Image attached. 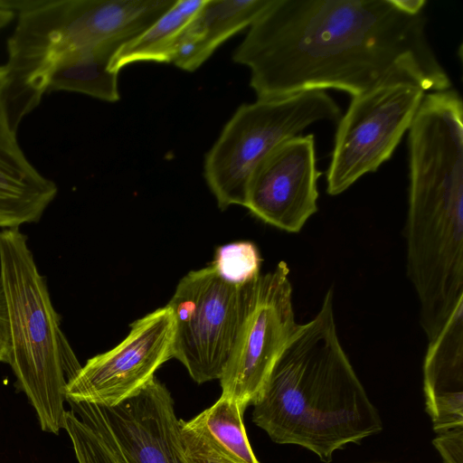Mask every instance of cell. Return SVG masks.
Listing matches in <instances>:
<instances>
[{"label":"cell","instance_id":"6da1fadb","mask_svg":"<svg viewBox=\"0 0 463 463\" xmlns=\"http://www.w3.org/2000/svg\"><path fill=\"white\" fill-rule=\"evenodd\" d=\"M426 25L395 0H272L232 60L249 68L258 99L329 89L353 98L396 81L449 90Z\"/></svg>","mask_w":463,"mask_h":463},{"label":"cell","instance_id":"7a4b0ae2","mask_svg":"<svg viewBox=\"0 0 463 463\" xmlns=\"http://www.w3.org/2000/svg\"><path fill=\"white\" fill-rule=\"evenodd\" d=\"M252 405L253 422L274 442L301 446L326 463L345 444L382 430L340 342L332 288L317 315L299 324Z\"/></svg>","mask_w":463,"mask_h":463},{"label":"cell","instance_id":"3957f363","mask_svg":"<svg viewBox=\"0 0 463 463\" xmlns=\"http://www.w3.org/2000/svg\"><path fill=\"white\" fill-rule=\"evenodd\" d=\"M0 284L10 328L11 366L43 430L64 427L65 389L80 370L61 327L45 278L20 229L0 231Z\"/></svg>","mask_w":463,"mask_h":463},{"label":"cell","instance_id":"277c9868","mask_svg":"<svg viewBox=\"0 0 463 463\" xmlns=\"http://www.w3.org/2000/svg\"><path fill=\"white\" fill-rule=\"evenodd\" d=\"M340 117V108L325 90L240 106L204 160L205 181L219 208L245 207L252 174L271 151L313 123Z\"/></svg>","mask_w":463,"mask_h":463},{"label":"cell","instance_id":"5b68a950","mask_svg":"<svg viewBox=\"0 0 463 463\" xmlns=\"http://www.w3.org/2000/svg\"><path fill=\"white\" fill-rule=\"evenodd\" d=\"M298 326L285 261L241 285V322L219 379L221 396L243 409L252 404Z\"/></svg>","mask_w":463,"mask_h":463},{"label":"cell","instance_id":"8992f818","mask_svg":"<svg viewBox=\"0 0 463 463\" xmlns=\"http://www.w3.org/2000/svg\"><path fill=\"white\" fill-rule=\"evenodd\" d=\"M424 95L412 82L396 81L352 98L335 135L326 173L328 194L344 193L392 157Z\"/></svg>","mask_w":463,"mask_h":463},{"label":"cell","instance_id":"52a82bcc","mask_svg":"<svg viewBox=\"0 0 463 463\" xmlns=\"http://www.w3.org/2000/svg\"><path fill=\"white\" fill-rule=\"evenodd\" d=\"M166 306L174 317L173 358L199 384L219 380L241 322V286L211 265L183 277Z\"/></svg>","mask_w":463,"mask_h":463},{"label":"cell","instance_id":"ba28073f","mask_svg":"<svg viewBox=\"0 0 463 463\" xmlns=\"http://www.w3.org/2000/svg\"><path fill=\"white\" fill-rule=\"evenodd\" d=\"M174 317L165 306L134 321L114 348L90 358L65 389L66 402L114 407L173 358Z\"/></svg>","mask_w":463,"mask_h":463},{"label":"cell","instance_id":"9c48e42d","mask_svg":"<svg viewBox=\"0 0 463 463\" xmlns=\"http://www.w3.org/2000/svg\"><path fill=\"white\" fill-rule=\"evenodd\" d=\"M314 135L297 136L271 151L250 178L245 207L266 223L298 232L317 211Z\"/></svg>","mask_w":463,"mask_h":463},{"label":"cell","instance_id":"30bf717a","mask_svg":"<svg viewBox=\"0 0 463 463\" xmlns=\"http://www.w3.org/2000/svg\"><path fill=\"white\" fill-rule=\"evenodd\" d=\"M96 407L128 463H189L173 398L156 376L119 404Z\"/></svg>","mask_w":463,"mask_h":463},{"label":"cell","instance_id":"8fae6325","mask_svg":"<svg viewBox=\"0 0 463 463\" xmlns=\"http://www.w3.org/2000/svg\"><path fill=\"white\" fill-rule=\"evenodd\" d=\"M7 71L0 64V228L37 222L53 202L58 186L32 164L10 123Z\"/></svg>","mask_w":463,"mask_h":463},{"label":"cell","instance_id":"7c38bea8","mask_svg":"<svg viewBox=\"0 0 463 463\" xmlns=\"http://www.w3.org/2000/svg\"><path fill=\"white\" fill-rule=\"evenodd\" d=\"M423 388L434 430L463 427V307L429 343Z\"/></svg>","mask_w":463,"mask_h":463},{"label":"cell","instance_id":"4fadbf2b","mask_svg":"<svg viewBox=\"0 0 463 463\" xmlns=\"http://www.w3.org/2000/svg\"><path fill=\"white\" fill-rule=\"evenodd\" d=\"M119 47L102 44L69 52L56 66L47 92L71 91L103 101H118V72L112 71L109 64Z\"/></svg>","mask_w":463,"mask_h":463},{"label":"cell","instance_id":"5bb4252c","mask_svg":"<svg viewBox=\"0 0 463 463\" xmlns=\"http://www.w3.org/2000/svg\"><path fill=\"white\" fill-rule=\"evenodd\" d=\"M272 0H205L183 33L192 39L206 61L218 46L250 27Z\"/></svg>","mask_w":463,"mask_h":463},{"label":"cell","instance_id":"9a60e30c","mask_svg":"<svg viewBox=\"0 0 463 463\" xmlns=\"http://www.w3.org/2000/svg\"><path fill=\"white\" fill-rule=\"evenodd\" d=\"M205 0H176L171 8L137 37L122 44L111 58L109 69L118 72L137 61L171 62L178 35Z\"/></svg>","mask_w":463,"mask_h":463},{"label":"cell","instance_id":"2e32d148","mask_svg":"<svg viewBox=\"0 0 463 463\" xmlns=\"http://www.w3.org/2000/svg\"><path fill=\"white\" fill-rule=\"evenodd\" d=\"M63 429L79 463H128L95 404L69 402Z\"/></svg>","mask_w":463,"mask_h":463},{"label":"cell","instance_id":"e0dca14e","mask_svg":"<svg viewBox=\"0 0 463 463\" xmlns=\"http://www.w3.org/2000/svg\"><path fill=\"white\" fill-rule=\"evenodd\" d=\"M243 409L238 402L220 397L186 424L211 439L237 463H259L243 424Z\"/></svg>","mask_w":463,"mask_h":463},{"label":"cell","instance_id":"ac0fdd59","mask_svg":"<svg viewBox=\"0 0 463 463\" xmlns=\"http://www.w3.org/2000/svg\"><path fill=\"white\" fill-rule=\"evenodd\" d=\"M212 266L225 281L241 286L260 275V256L250 241H236L220 246Z\"/></svg>","mask_w":463,"mask_h":463},{"label":"cell","instance_id":"d6986e66","mask_svg":"<svg viewBox=\"0 0 463 463\" xmlns=\"http://www.w3.org/2000/svg\"><path fill=\"white\" fill-rule=\"evenodd\" d=\"M184 455L189 463H237L211 439L179 420Z\"/></svg>","mask_w":463,"mask_h":463},{"label":"cell","instance_id":"ffe728a7","mask_svg":"<svg viewBox=\"0 0 463 463\" xmlns=\"http://www.w3.org/2000/svg\"><path fill=\"white\" fill-rule=\"evenodd\" d=\"M433 444L444 463H463V427L439 432Z\"/></svg>","mask_w":463,"mask_h":463},{"label":"cell","instance_id":"44dd1931","mask_svg":"<svg viewBox=\"0 0 463 463\" xmlns=\"http://www.w3.org/2000/svg\"><path fill=\"white\" fill-rule=\"evenodd\" d=\"M11 338L9 318L5 295L0 284V363L9 364Z\"/></svg>","mask_w":463,"mask_h":463},{"label":"cell","instance_id":"7402d4cb","mask_svg":"<svg viewBox=\"0 0 463 463\" xmlns=\"http://www.w3.org/2000/svg\"><path fill=\"white\" fill-rule=\"evenodd\" d=\"M395 3L402 10L413 15L424 13L427 4L425 0H395Z\"/></svg>","mask_w":463,"mask_h":463},{"label":"cell","instance_id":"603a6c76","mask_svg":"<svg viewBox=\"0 0 463 463\" xmlns=\"http://www.w3.org/2000/svg\"><path fill=\"white\" fill-rule=\"evenodd\" d=\"M16 17L9 0H0V31L9 25Z\"/></svg>","mask_w":463,"mask_h":463}]
</instances>
